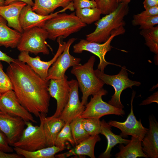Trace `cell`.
I'll list each match as a JSON object with an SVG mask.
<instances>
[{
  "label": "cell",
  "instance_id": "6da1fadb",
  "mask_svg": "<svg viewBox=\"0 0 158 158\" xmlns=\"http://www.w3.org/2000/svg\"><path fill=\"white\" fill-rule=\"evenodd\" d=\"M6 73L22 105L37 117L49 110V81L42 79L26 63L18 59L9 64Z\"/></svg>",
  "mask_w": 158,
  "mask_h": 158
},
{
  "label": "cell",
  "instance_id": "7a4b0ae2",
  "mask_svg": "<svg viewBox=\"0 0 158 158\" xmlns=\"http://www.w3.org/2000/svg\"><path fill=\"white\" fill-rule=\"evenodd\" d=\"M128 5L119 3L114 11L96 21L95 30L86 35V40L99 43L104 42L109 39L114 30L124 26L126 23L124 18L129 11Z\"/></svg>",
  "mask_w": 158,
  "mask_h": 158
},
{
  "label": "cell",
  "instance_id": "3957f363",
  "mask_svg": "<svg viewBox=\"0 0 158 158\" xmlns=\"http://www.w3.org/2000/svg\"><path fill=\"white\" fill-rule=\"evenodd\" d=\"M95 57L92 56L84 64L73 66L71 73L76 78L82 93V103L85 106L89 96H93L102 89L104 83L95 74L93 69Z\"/></svg>",
  "mask_w": 158,
  "mask_h": 158
},
{
  "label": "cell",
  "instance_id": "277c9868",
  "mask_svg": "<svg viewBox=\"0 0 158 158\" xmlns=\"http://www.w3.org/2000/svg\"><path fill=\"white\" fill-rule=\"evenodd\" d=\"M86 25L75 12L70 14L63 12L47 20L42 28L47 32L48 38L54 41L58 37L65 39Z\"/></svg>",
  "mask_w": 158,
  "mask_h": 158
},
{
  "label": "cell",
  "instance_id": "5b68a950",
  "mask_svg": "<svg viewBox=\"0 0 158 158\" xmlns=\"http://www.w3.org/2000/svg\"><path fill=\"white\" fill-rule=\"evenodd\" d=\"M124 26H121L114 30L109 39L102 44L91 42L86 40H81L73 46V52L80 54L83 51H87L97 56L100 60L97 69L103 72H104L106 66L109 64L121 66L120 65L107 61L105 59V56L108 52L111 51L112 47L110 44L114 38L117 36L123 34L125 32L126 30Z\"/></svg>",
  "mask_w": 158,
  "mask_h": 158
},
{
  "label": "cell",
  "instance_id": "8992f818",
  "mask_svg": "<svg viewBox=\"0 0 158 158\" xmlns=\"http://www.w3.org/2000/svg\"><path fill=\"white\" fill-rule=\"evenodd\" d=\"M127 70L126 67L123 66L118 74L109 75L98 69L95 70L96 75L104 84L114 87L115 93L108 103L118 108L123 109L124 107L120 100V96L123 91L128 88H132L133 86H139L141 84L140 82L132 80L128 78Z\"/></svg>",
  "mask_w": 158,
  "mask_h": 158
},
{
  "label": "cell",
  "instance_id": "52a82bcc",
  "mask_svg": "<svg viewBox=\"0 0 158 158\" xmlns=\"http://www.w3.org/2000/svg\"><path fill=\"white\" fill-rule=\"evenodd\" d=\"M48 33L42 28L35 27L24 30L17 46L20 51H25L35 55L40 53L48 55L49 51L46 40Z\"/></svg>",
  "mask_w": 158,
  "mask_h": 158
},
{
  "label": "cell",
  "instance_id": "ba28073f",
  "mask_svg": "<svg viewBox=\"0 0 158 158\" xmlns=\"http://www.w3.org/2000/svg\"><path fill=\"white\" fill-rule=\"evenodd\" d=\"M40 124L34 126L30 121L25 122L24 128L19 140L15 142L14 147L29 151H34L47 147L46 138L41 117L39 116Z\"/></svg>",
  "mask_w": 158,
  "mask_h": 158
},
{
  "label": "cell",
  "instance_id": "9c48e42d",
  "mask_svg": "<svg viewBox=\"0 0 158 158\" xmlns=\"http://www.w3.org/2000/svg\"><path fill=\"white\" fill-rule=\"evenodd\" d=\"M107 93L106 90L102 88L93 96L90 101L85 105L84 111L79 117L100 118L108 115H124L125 112L123 109L117 108L103 100L102 96Z\"/></svg>",
  "mask_w": 158,
  "mask_h": 158
},
{
  "label": "cell",
  "instance_id": "30bf717a",
  "mask_svg": "<svg viewBox=\"0 0 158 158\" xmlns=\"http://www.w3.org/2000/svg\"><path fill=\"white\" fill-rule=\"evenodd\" d=\"M77 40V38H72L68 40L62 53L49 69L46 80L62 79L69 68L80 64L81 59L73 56L69 53L71 46Z\"/></svg>",
  "mask_w": 158,
  "mask_h": 158
},
{
  "label": "cell",
  "instance_id": "8fae6325",
  "mask_svg": "<svg viewBox=\"0 0 158 158\" xmlns=\"http://www.w3.org/2000/svg\"><path fill=\"white\" fill-rule=\"evenodd\" d=\"M135 94V92L133 91L131 100L130 111L126 121L123 122H120L111 120L108 123L111 126L119 129L121 131L120 135L123 138H126L128 135H130L142 141L148 128L143 126L141 119L137 120L134 114L133 101Z\"/></svg>",
  "mask_w": 158,
  "mask_h": 158
},
{
  "label": "cell",
  "instance_id": "7c38bea8",
  "mask_svg": "<svg viewBox=\"0 0 158 158\" xmlns=\"http://www.w3.org/2000/svg\"><path fill=\"white\" fill-rule=\"evenodd\" d=\"M61 39L60 37L57 38V42L59 44L58 50L54 57L49 61H42L39 56L34 57H31L29 53L25 51L20 52L18 59L26 63L42 79L45 80L49 69L62 53L65 47L66 42L61 41Z\"/></svg>",
  "mask_w": 158,
  "mask_h": 158
},
{
  "label": "cell",
  "instance_id": "4fadbf2b",
  "mask_svg": "<svg viewBox=\"0 0 158 158\" xmlns=\"http://www.w3.org/2000/svg\"><path fill=\"white\" fill-rule=\"evenodd\" d=\"M0 111L4 114L20 117L26 122L37 123L32 114L20 104L13 90L0 94Z\"/></svg>",
  "mask_w": 158,
  "mask_h": 158
},
{
  "label": "cell",
  "instance_id": "5bb4252c",
  "mask_svg": "<svg viewBox=\"0 0 158 158\" xmlns=\"http://www.w3.org/2000/svg\"><path fill=\"white\" fill-rule=\"evenodd\" d=\"M68 83L70 87L68 99L59 117L65 123H70L81 115L85 109V106L80 100L77 80L72 79L68 81Z\"/></svg>",
  "mask_w": 158,
  "mask_h": 158
},
{
  "label": "cell",
  "instance_id": "9a60e30c",
  "mask_svg": "<svg viewBox=\"0 0 158 158\" xmlns=\"http://www.w3.org/2000/svg\"><path fill=\"white\" fill-rule=\"evenodd\" d=\"M25 122L20 117L0 113V131L6 136L11 146H13L20 138Z\"/></svg>",
  "mask_w": 158,
  "mask_h": 158
},
{
  "label": "cell",
  "instance_id": "2e32d148",
  "mask_svg": "<svg viewBox=\"0 0 158 158\" xmlns=\"http://www.w3.org/2000/svg\"><path fill=\"white\" fill-rule=\"evenodd\" d=\"M68 78L65 75L62 79L49 80V92L57 103L56 109L53 116L59 117L68 102L70 90Z\"/></svg>",
  "mask_w": 158,
  "mask_h": 158
},
{
  "label": "cell",
  "instance_id": "e0dca14e",
  "mask_svg": "<svg viewBox=\"0 0 158 158\" xmlns=\"http://www.w3.org/2000/svg\"><path fill=\"white\" fill-rule=\"evenodd\" d=\"M71 9L68 7L63 8L55 13L44 16L38 14L33 11L32 6L27 5L22 9L19 16V21L20 26L23 31L35 27L43 28L46 22L57 14Z\"/></svg>",
  "mask_w": 158,
  "mask_h": 158
},
{
  "label": "cell",
  "instance_id": "ac0fdd59",
  "mask_svg": "<svg viewBox=\"0 0 158 158\" xmlns=\"http://www.w3.org/2000/svg\"><path fill=\"white\" fill-rule=\"evenodd\" d=\"M149 128L142 141V150L149 157H158V123L152 115L149 117Z\"/></svg>",
  "mask_w": 158,
  "mask_h": 158
},
{
  "label": "cell",
  "instance_id": "d6986e66",
  "mask_svg": "<svg viewBox=\"0 0 158 158\" xmlns=\"http://www.w3.org/2000/svg\"><path fill=\"white\" fill-rule=\"evenodd\" d=\"M27 5L21 1H15L6 5L0 6V15L7 21L8 25L22 33L23 32L19 21L20 12Z\"/></svg>",
  "mask_w": 158,
  "mask_h": 158
},
{
  "label": "cell",
  "instance_id": "ffe728a7",
  "mask_svg": "<svg viewBox=\"0 0 158 158\" xmlns=\"http://www.w3.org/2000/svg\"><path fill=\"white\" fill-rule=\"evenodd\" d=\"M101 140L99 135L90 136L68 151L59 154L55 157L66 158L72 156L86 155L91 158H95L94 148L96 143Z\"/></svg>",
  "mask_w": 158,
  "mask_h": 158
},
{
  "label": "cell",
  "instance_id": "44dd1931",
  "mask_svg": "<svg viewBox=\"0 0 158 158\" xmlns=\"http://www.w3.org/2000/svg\"><path fill=\"white\" fill-rule=\"evenodd\" d=\"M46 114L41 113L43 126L46 138L47 147L54 145L58 134L64 126L65 122L59 117L52 116L47 117Z\"/></svg>",
  "mask_w": 158,
  "mask_h": 158
},
{
  "label": "cell",
  "instance_id": "7402d4cb",
  "mask_svg": "<svg viewBox=\"0 0 158 158\" xmlns=\"http://www.w3.org/2000/svg\"><path fill=\"white\" fill-rule=\"evenodd\" d=\"M32 10L37 13L46 16L53 13L59 7L69 8L71 11L74 10L73 0H34Z\"/></svg>",
  "mask_w": 158,
  "mask_h": 158
},
{
  "label": "cell",
  "instance_id": "603a6c76",
  "mask_svg": "<svg viewBox=\"0 0 158 158\" xmlns=\"http://www.w3.org/2000/svg\"><path fill=\"white\" fill-rule=\"evenodd\" d=\"M21 34L11 29L8 25L6 20L0 15V47L12 48L17 47Z\"/></svg>",
  "mask_w": 158,
  "mask_h": 158
},
{
  "label": "cell",
  "instance_id": "cb8c5ba5",
  "mask_svg": "<svg viewBox=\"0 0 158 158\" xmlns=\"http://www.w3.org/2000/svg\"><path fill=\"white\" fill-rule=\"evenodd\" d=\"M111 127L104 119L101 121L100 134L106 137L107 144L106 150L99 156V158H110L111 151L115 146L118 144H127L130 140L123 138L120 135L114 134L111 131Z\"/></svg>",
  "mask_w": 158,
  "mask_h": 158
},
{
  "label": "cell",
  "instance_id": "d4e9b609",
  "mask_svg": "<svg viewBox=\"0 0 158 158\" xmlns=\"http://www.w3.org/2000/svg\"><path fill=\"white\" fill-rule=\"evenodd\" d=\"M124 146L120 144L118 147L120 151L116 154V158H136L143 157L148 158L142 150V141L132 136L130 142Z\"/></svg>",
  "mask_w": 158,
  "mask_h": 158
},
{
  "label": "cell",
  "instance_id": "484cf974",
  "mask_svg": "<svg viewBox=\"0 0 158 158\" xmlns=\"http://www.w3.org/2000/svg\"><path fill=\"white\" fill-rule=\"evenodd\" d=\"M13 148L16 153L26 158H54L57 153L62 151L55 145L34 151H27L17 147Z\"/></svg>",
  "mask_w": 158,
  "mask_h": 158
},
{
  "label": "cell",
  "instance_id": "4316f807",
  "mask_svg": "<svg viewBox=\"0 0 158 158\" xmlns=\"http://www.w3.org/2000/svg\"><path fill=\"white\" fill-rule=\"evenodd\" d=\"M75 13L82 22L86 25L99 20L102 14L101 11L97 7L76 9Z\"/></svg>",
  "mask_w": 158,
  "mask_h": 158
},
{
  "label": "cell",
  "instance_id": "83f0119b",
  "mask_svg": "<svg viewBox=\"0 0 158 158\" xmlns=\"http://www.w3.org/2000/svg\"><path fill=\"white\" fill-rule=\"evenodd\" d=\"M140 34L144 37L145 44L149 47L150 51L158 55V26L141 30Z\"/></svg>",
  "mask_w": 158,
  "mask_h": 158
},
{
  "label": "cell",
  "instance_id": "f1b7e54d",
  "mask_svg": "<svg viewBox=\"0 0 158 158\" xmlns=\"http://www.w3.org/2000/svg\"><path fill=\"white\" fill-rule=\"evenodd\" d=\"M82 121V118L78 117L70 123L72 136L75 145L90 136L83 128Z\"/></svg>",
  "mask_w": 158,
  "mask_h": 158
},
{
  "label": "cell",
  "instance_id": "f546056e",
  "mask_svg": "<svg viewBox=\"0 0 158 158\" xmlns=\"http://www.w3.org/2000/svg\"><path fill=\"white\" fill-rule=\"evenodd\" d=\"M67 142H70L73 146L75 145L72 136L70 123H65L57 135L54 145L62 151L65 149V144Z\"/></svg>",
  "mask_w": 158,
  "mask_h": 158
},
{
  "label": "cell",
  "instance_id": "4dcf8cb0",
  "mask_svg": "<svg viewBox=\"0 0 158 158\" xmlns=\"http://www.w3.org/2000/svg\"><path fill=\"white\" fill-rule=\"evenodd\" d=\"M132 22L133 26H140L139 28L140 29H147L158 24V16L147 17L138 13L133 16Z\"/></svg>",
  "mask_w": 158,
  "mask_h": 158
},
{
  "label": "cell",
  "instance_id": "1f68e13d",
  "mask_svg": "<svg viewBox=\"0 0 158 158\" xmlns=\"http://www.w3.org/2000/svg\"><path fill=\"white\" fill-rule=\"evenodd\" d=\"M83 126L90 136L99 135L101 132L100 118H82Z\"/></svg>",
  "mask_w": 158,
  "mask_h": 158
},
{
  "label": "cell",
  "instance_id": "d6a6232c",
  "mask_svg": "<svg viewBox=\"0 0 158 158\" xmlns=\"http://www.w3.org/2000/svg\"><path fill=\"white\" fill-rule=\"evenodd\" d=\"M97 7L102 12V14L107 15L114 11L117 7V0H97Z\"/></svg>",
  "mask_w": 158,
  "mask_h": 158
},
{
  "label": "cell",
  "instance_id": "836d02e7",
  "mask_svg": "<svg viewBox=\"0 0 158 158\" xmlns=\"http://www.w3.org/2000/svg\"><path fill=\"white\" fill-rule=\"evenodd\" d=\"M13 90L9 78L3 70L2 64L0 61V94Z\"/></svg>",
  "mask_w": 158,
  "mask_h": 158
},
{
  "label": "cell",
  "instance_id": "e575fe53",
  "mask_svg": "<svg viewBox=\"0 0 158 158\" xmlns=\"http://www.w3.org/2000/svg\"><path fill=\"white\" fill-rule=\"evenodd\" d=\"M74 9L97 7L96 2L93 0H73Z\"/></svg>",
  "mask_w": 158,
  "mask_h": 158
},
{
  "label": "cell",
  "instance_id": "d590c367",
  "mask_svg": "<svg viewBox=\"0 0 158 158\" xmlns=\"http://www.w3.org/2000/svg\"><path fill=\"white\" fill-rule=\"evenodd\" d=\"M0 150L8 153L12 152L14 149L8 144L5 135L0 131Z\"/></svg>",
  "mask_w": 158,
  "mask_h": 158
},
{
  "label": "cell",
  "instance_id": "8d00e7d4",
  "mask_svg": "<svg viewBox=\"0 0 158 158\" xmlns=\"http://www.w3.org/2000/svg\"><path fill=\"white\" fill-rule=\"evenodd\" d=\"M139 14L141 15L147 17L158 16V6H156L145 9Z\"/></svg>",
  "mask_w": 158,
  "mask_h": 158
},
{
  "label": "cell",
  "instance_id": "74e56055",
  "mask_svg": "<svg viewBox=\"0 0 158 158\" xmlns=\"http://www.w3.org/2000/svg\"><path fill=\"white\" fill-rule=\"evenodd\" d=\"M23 157L17 153H9L0 150V158H21Z\"/></svg>",
  "mask_w": 158,
  "mask_h": 158
},
{
  "label": "cell",
  "instance_id": "f35d334b",
  "mask_svg": "<svg viewBox=\"0 0 158 158\" xmlns=\"http://www.w3.org/2000/svg\"><path fill=\"white\" fill-rule=\"evenodd\" d=\"M153 102L158 103V92H156L149 97L146 100L143 101L140 105H145L150 104Z\"/></svg>",
  "mask_w": 158,
  "mask_h": 158
},
{
  "label": "cell",
  "instance_id": "ab89813d",
  "mask_svg": "<svg viewBox=\"0 0 158 158\" xmlns=\"http://www.w3.org/2000/svg\"><path fill=\"white\" fill-rule=\"evenodd\" d=\"M14 59L7 55L0 50V61L6 62L9 64L13 62Z\"/></svg>",
  "mask_w": 158,
  "mask_h": 158
},
{
  "label": "cell",
  "instance_id": "60d3db41",
  "mask_svg": "<svg viewBox=\"0 0 158 158\" xmlns=\"http://www.w3.org/2000/svg\"><path fill=\"white\" fill-rule=\"evenodd\" d=\"M143 5L145 9L158 6V0H144Z\"/></svg>",
  "mask_w": 158,
  "mask_h": 158
},
{
  "label": "cell",
  "instance_id": "b9f144b4",
  "mask_svg": "<svg viewBox=\"0 0 158 158\" xmlns=\"http://www.w3.org/2000/svg\"><path fill=\"white\" fill-rule=\"evenodd\" d=\"M4 5H6L15 1H21L26 3L27 5L32 6L34 5V2L32 0H4Z\"/></svg>",
  "mask_w": 158,
  "mask_h": 158
},
{
  "label": "cell",
  "instance_id": "7bdbcfd3",
  "mask_svg": "<svg viewBox=\"0 0 158 158\" xmlns=\"http://www.w3.org/2000/svg\"><path fill=\"white\" fill-rule=\"evenodd\" d=\"M118 3H123L128 4L132 0H117Z\"/></svg>",
  "mask_w": 158,
  "mask_h": 158
},
{
  "label": "cell",
  "instance_id": "ee69618b",
  "mask_svg": "<svg viewBox=\"0 0 158 158\" xmlns=\"http://www.w3.org/2000/svg\"><path fill=\"white\" fill-rule=\"evenodd\" d=\"M4 5V0H0V6H3Z\"/></svg>",
  "mask_w": 158,
  "mask_h": 158
},
{
  "label": "cell",
  "instance_id": "f6af8a7d",
  "mask_svg": "<svg viewBox=\"0 0 158 158\" xmlns=\"http://www.w3.org/2000/svg\"><path fill=\"white\" fill-rule=\"evenodd\" d=\"M0 113H3L2 112H1V111H0Z\"/></svg>",
  "mask_w": 158,
  "mask_h": 158
},
{
  "label": "cell",
  "instance_id": "bcb514c9",
  "mask_svg": "<svg viewBox=\"0 0 158 158\" xmlns=\"http://www.w3.org/2000/svg\"><path fill=\"white\" fill-rule=\"evenodd\" d=\"M94 1H97V0H93Z\"/></svg>",
  "mask_w": 158,
  "mask_h": 158
}]
</instances>
